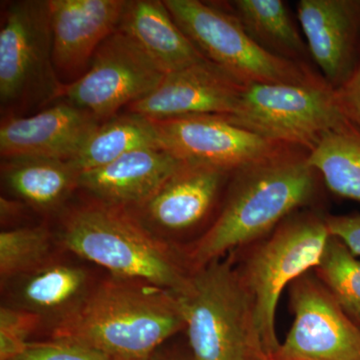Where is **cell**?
<instances>
[{
    "mask_svg": "<svg viewBox=\"0 0 360 360\" xmlns=\"http://www.w3.org/2000/svg\"><path fill=\"white\" fill-rule=\"evenodd\" d=\"M335 92L342 115L360 129V60L350 77Z\"/></svg>",
    "mask_w": 360,
    "mask_h": 360,
    "instance_id": "28",
    "label": "cell"
},
{
    "mask_svg": "<svg viewBox=\"0 0 360 360\" xmlns=\"http://www.w3.org/2000/svg\"><path fill=\"white\" fill-rule=\"evenodd\" d=\"M96 284L84 266L53 257L2 283L4 304L34 314L54 330L77 314Z\"/></svg>",
    "mask_w": 360,
    "mask_h": 360,
    "instance_id": "17",
    "label": "cell"
},
{
    "mask_svg": "<svg viewBox=\"0 0 360 360\" xmlns=\"http://www.w3.org/2000/svg\"><path fill=\"white\" fill-rule=\"evenodd\" d=\"M335 302L360 328V259L342 241L329 238L321 264L314 270Z\"/></svg>",
    "mask_w": 360,
    "mask_h": 360,
    "instance_id": "24",
    "label": "cell"
},
{
    "mask_svg": "<svg viewBox=\"0 0 360 360\" xmlns=\"http://www.w3.org/2000/svg\"><path fill=\"white\" fill-rule=\"evenodd\" d=\"M165 73L134 40L116 30L97 49L89 70L65 84L60 101L89 111L99 120L158 89Z\"/></svg>",
    "mask_w": 360,
    "mask_h": 360,
    "instance_id": "9",
    "label": "cell"
},
{
    "mask_svg": "<svg viewBox=\"0 0 360 360\" xmlns=\"http://www.w3.org/2000/svg\"><path fill=\"white\" fill-rule=\"evenodd\" d=\"M9 360H112L94 348L65 340L30 342L20 354Z\"/></svg>",
    "mask_w": 360,
    "mask_h": 360,
    "instance_id": "27",
    "label": "cell"
},
{
    "mask_svg": "<svg viewBox=\"0 0 360 360\" xmlns=\"http://www.w3.org/2000/svg\"><path fill=\"white\" fill-rule=\"evenodd\" d=\"M58 238L66 250L111 276L144 281L174 295L186 290L193 272L181 248L158 238L127 210L97 201L68 213Z\"/></svg>",
    "mask_w": 360,
    "mask_h": 360,
    "instance_id": "3",
    "label": "cell"
},
{
    "mask_svg": "<svg viewBox=\"0 0 360 360\" xmlns=\"http://www.w3.org/2000/svg\"><path fill=\"white\" fill-rule=\"evenodd\" d=\"M262 360H276V359H274V357L269 356V355H264V356L262 357Z\"/></svg>",
    "mask_w": 360,
    "mask_h": 360,
    "instance_id": "32",
    "label": "cell"
},
{
    "mask_svg": "<svg viewBox=\"0 0 360 360\" xmlns=\"http://www.w3.org/2000/svg\"><path fill=\"white\" fill-rule=\"evenodd\" d=\"M153 122L161 148L179 160L232 172L292 148L266 141L221 115L179 116Z\"/></svg>",
    "mask_w": 360,
    "mask_h": 360,
    "instance_id": "12",
    "label": "cell"
},
{
    "mask_svg": "<svg viewBox=\"0 0 360 360\" xmlns=\"http://www.w3.org/2000/svg\"><path fill=\"white\" fill-rule=\"evenodd\" d=\"M293 322L276 360H360V328L314 271L290 286Z\"/></svg>",
    "mask_w": 360,
    "mask_h": 360,
    "instance_id": "10",
    "label": "cell"
},
{
    "mask_svg": "<svg viewBox=\"0 0 360 360\" xmlns=\"http://www.w3.org/2000/svg\"><path fill=\"white\" fill-rule=\"evenodd\" d=\"M296 14L310 58L338 89L360 60V0H300Z\"/></svg>",
    "mask_w": 360,
    "mask_h": 360,
    "instance_id": "15",
    "label": "cell"
},
{
    "mask_svg": "<svg viewBox=\"0 0 360 360\" xmlns=\"http://www.w3.org/2000/svg\"><path fill=\"white\" fill-rule=\"evenodd\" d=\"M329 233L360 257V214L326 215Z\"/></svg>",
    "mask_w": 360,
    "mask_h": 360,
    "instance_id": "29",
    "label": "cell"
},
{
    "mask_svg": "<svg viewBox=\"0 0 360 360\" xmlns=\"http://www.w3.org/2000/svg\"><path fill=\"white\" fill-rule=\"evenodd\" d=\"M117 30L134 40L165 75L206 59L160 0L127 1Z\"/></svg>",
    "mask_w": 360,
    "mask_h": 360,
    "instance_id": "19",
    "label": "cell"
},
{
    "mask_svg": "<svg viewBox=\"0 0 360 360\" xmlns=\"http://www.w3.org/2000/svg\"><path fill=\"white\" fill-rule=\"evenodd\" d=\"M63 86L53 63L49 0L11 2L0 30L2 117L60 99Z\"/></svg>",
    "mask_w": 360,
    "mask_h": 360,
    "instance_id": "6",
    "label": "cell"
},
{
    "mask_svg": "<svg viewBox=\"0 0 360 360\" xmlns=\"http://www.w3.org/2000/svg\"><path fill=\"white\" fill-rule=\"evenodd\" d=\"M232 174L182 162L143 205L129 213L158 238L176 246V240L205 226L220 208Z\"/></svg>",
    "mask_w": 360,
    "mask_h": 360,
    "instance_id": "11",
    "label": "cell"
},
{
    "mask_svg": "<svg viewBox=\"0 0 360 360\" xmlns=\"http://www.w3.org/2000/svg\"><path fill=\"white\" fill-rule=\"evenodd\" d=\"M182 162L163 148L139 149L104 167L82 172L79 188L94 196L97 202L134 212Z\"/></svg>",
    "mask_w": 360,
    "mask_h": 360,
    "instance_id": "18",
    "label": "cell"
},
{
    "mask_svg": "<svg viewBox=\"0 0 360 360\" xmlns=\"http://www.w3.org/2000/svg\"><path fill=\"white\" fill-rule=\"evenodd\" d=\"M264 51L277 58L309 65L307 41L285 2L281 0H233L221 4Z\"/></svg>",
    "mask_w": 360,
    "mask_h": 360,
    "instance_id": "21",
    "label": "cell"
},
{
    "mask_svg": "<svg viewBox=\"0 0 360 360\" xmlns=\"http://www.w3.org/2000/svg\"><path fill=\"white\" fill-rule=\"evenodd\" d=\"M193 360H262L250 297L227 255L193 270L175 295Z\"/></svg>",
    "mask_w": 360,
    "mask_h": 360,
    "instance_id": "5",
    "label": "cell"
},
{
    "mask_svg": "<svg viewBox=\"0 0 360 360\" xmlns=\"http://www.w3.org/2000/svg\"><path fill=\"white\" fill-rule=\"evenodd\" d=\"M307 156L302 149L288 148L233 172L212 224L181 248L191 271L266 238L311 205L321 179Z\"/></svg>",
    "mask_w": 360,
    "mask_h": 360,
    "instance_id": "1",
    "label": "cell"
},
{
    "mask_svg": "<svg viewBox=\"0 0 360 360\" xmlns=\"http://www.w3.org/2000/svg\"><path fill=\"white\" fill-rule=\"evenodd\" d=\"M150 360H186L184 357L179 356V355L169 354H160V352H156L153 355V359Z\"/></svg>",
    "mask_w": 360,
    "mask_h": 360,
    "instance_id": "31",
    "label": "cell"
},
{
    "mask_svg": "<svg viewBox=\"0 0 360 360\" xmlns=\"http://www.w3.org/2000/svg\"><path fill=\"white\" fill-rule=\"evenodd\" d=\"M248 82L207 58L168 73L155 91L127 108L153 120L187 115L229 116Z\"/></svg>",
    "mask_w": 360,
    "mask_h": 360,
    "instance_id": "13",
    "label": "cell"
},
{
    "mask_svg": "<svg viewBox=\"0 0 360 360\" xmlns=\"http://www.w3.org/2000/svg\"><path fill=\"white\" fill-rule=\"evenodd\" d=\"M229 122L266 141L310 153L347 120L323 79L300 84L248 82Z\"/></svg>",
    "mask_w": 360,
    "mask_h": 360,
    "instance_id": "7",
    "label": "cell"
},
{
    "mask_svg": "<svg viewBox=\"0 0 360 360\" xmlns=\"http://www.w3.org/2000/svg\"><path fill=\"white\" fill-rule=\"evenodd\" d=\"M21 202L7 200L2 196L0 200V208H1V220L4 221L7 219H11L14 215L20 212Z\"/></svg>",
    "mask_w": 360,
    "mask_h": 360,
    "instance_id": "30",
    "label": "cell"
},
{
    "mask_svg": "<svg viewBox=\"0 0 360 360\" xmlns=\"http://www.w3.org/2000/svg\"><path fill=\"white\" fill-rule=\"evenodd\" d=\"M329 238L326 215L298 212L266 238L231 253L250 300L258 338L269 356L281 343L276 317L283 290L319 266Z\"/></svg>",
    "mask_w": 360,
    "mask_h": 360,
    "instance_id": "4",
    "label": "cell"
},
{
    "mask_svg": "<svg viewBox=\"0 0 360 360\" xmlns=\"http://www.w3.org/2000/svg\"><path fill=\"white\" fill-rule=\"evenodd\" d=\"M42 326L34 314L2 304L0 309V360L13 359L28 345V338Z\"/></svg>",
    "mask_w": 360,
    "mask_h": 360,
    "instance_id": "26",
    "label": "cell"
},
{
    "mask_svg": "<svg viewBox=\"0 0 360 360\" xmlns=\"http://www.w3.org/2000/svg\"><path fill=\"white\" fill-rule=\"evenodd\" d=\"M80 174L72 160L13 158L1 165L2 180L9 191L44 212L58 210L79 188Z\"/></svg>",
    "mask_w": 360,
    "mask_h": 360,
    "instance_id": "20",
    "label": "cell"
},
{
    "mask_svg": "<svg viewBox=\"0 0 360 360\" xmlns=\"http://www.w3.org/2000/svg\"><path fill=\"white\" fill-rule=\"evenodd\" d=\"M184 328L172 291L111 276L96 284L77 314L52 330V338L82 343L112 360H150Z\"/></svg>",
    "mask_w": 360,
    "mask_h": 360,
    "instance_id": "2",
    "label": "cell"
},
{
    "mask_svg": "<svg viewBox=\"0 0 360 360\" xmlns=\"http://www.w3.org/2000/svg\"><path fill=\"white\" fill-rule=\"evenodd\" d=\"M331 193L360 202V129L345 122L326 134L307 156Z\"/></svg>",
    "mask_w": 360,
    "mask_h": 360,
    "instance_id": "23",
    "label": "cell"
},
{
    "mask_svg": "<svg viewBox=\"0 0 360 360\" xmlns=\"http://www.w3.org/2000/svg\"><path fill=\"white\" fill-rule=\"evenodd\" d=\"M53 238L45 225L6 229L0 233L1 284L53 258Z\"/></svg>",
    "mask_w": 360,
    "mask_h": 360,
    "instance_id": "25",
    "label": "cell"
},
{
    "mask_svg": "<svg viewBox=\"0 0 360 360\" xmlns=\"http://www.w3.org/2000/svg\"><path fill=\"white\" fill-rule=\"evenodd\" d=\"M160 148L155 123L146 116L129 112L115 115L97 127L73 163L80 172L104 167L142 148Z\"/></svg>",
    "mask_w": 360,
    "mask_h": 360,
    "instance_id": "22",
    "label": "cell"
},
{
    "mask_svg": "<svg viewBox=\"0 0 360 360\" xmlns=\"http://www.w3.org/2000/svg\"><path fill=\"white\" fill-rule=\"evenodd\" d=\"M163 2L180 30L208 60L243 82L300 84L321 77L310 65L264 51L221 4L200 0Z\"/></svg>",
    "mask_w": 360,
    "mask_h": 360,
    "instance_id": "8",
    "label": "cell"
},
{
    "mask_svg": "<svg viewBox=\"0 0 360 360\" xmlns=\"http://www.w3.org/2000/svg\"><path fill=\"white\" fill-rule=\"evenodd\" d=\"M101 125L89 111L63 101L33 115L6 116L0 124L4 160H73Z\"/></svg>",
    "mask_w": 360,
    "mask_h": 360,
    "instance_id": "14",
    "label": "cell"
},
{
    "mask_svg": "<svg viewBox=\"0 0 360 360\" xmlns=\"http://www.w3.org/2000/svg\"><path fill=\"white\" fill-rule=\"evenodd\" d=\"M125 4L127 0H49L59 78L72 82L89 70L97 49L117 30Z\"/></svg>",
    "mask_w": 360,
    "mask_h": 360,
    "instance_id": "16",
    "label": "cell"
}]
</instances>
